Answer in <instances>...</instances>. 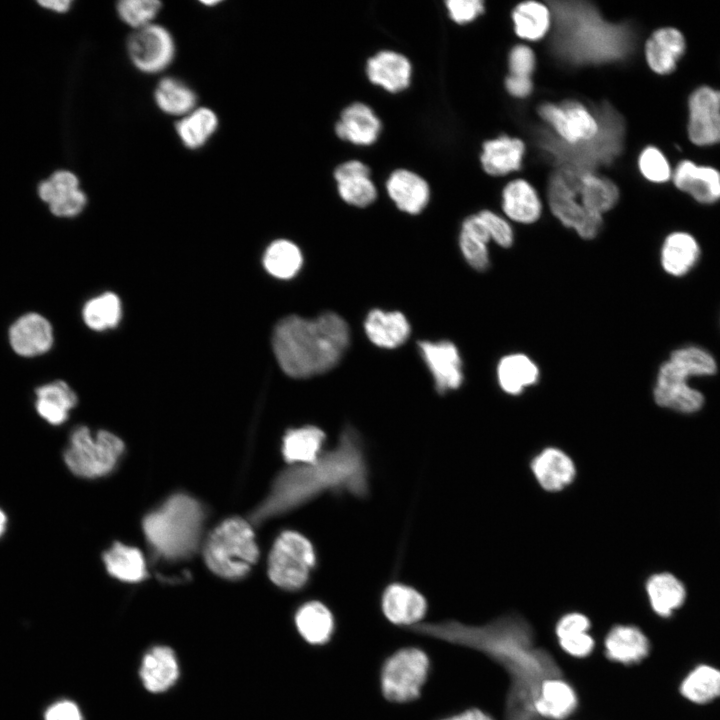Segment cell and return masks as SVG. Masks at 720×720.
I'll list each match as a JSON object with an SVG mask.
<instances>
[{
  "instance_id": "cell-24",
  "label": "cell",
  "mask_w": 720,
  "mask_h": 720,
  "mask_svg": "<svg viewBox=\"0 0 720 720\" xmlns=\"http://www.w3.org/2000/svg\"><path fill=\"white\" fill-rule=\"evenodd\" d=\"M381 124L372 109L363 103H353L343 110L337 122L336 134L355 144L373 143L380 132Z\"/></svg>"
},
{
  "instance_id": "cell-19",
  "label": "cell",
  "mask_w": 720,
  "mask_h": 720,
  "mask_svg": "<svg viewBox=\"0 0 720 720\" xmlns=\"http://www.w3.org/2000/svg\"><path fill=\"white\" fill-rule=\"evenodd\" d=\"M501 204L504 214L520 224H533L542 214V202L537 190L523 178L509 181L503 188Z\"/></svg>"
},
{
  "instance_id": "cell-6",
  "label": "cell",
  "mask_w": 720,
  "mask_h": 720,
  "mask_svg": "<svg viewBox=\"0 0 720 720\" xmlns=\"http://www.w3.org/2000/svg\"><path fill=\"white\" fill-rule=\"evenodd\" d=\"M580 167L565 164L550 177L547 201L552 214L567 228L573 229L582 239L595 238L603 224V216L585 209L577 197Z\"/></svg>"
},
{
  "instance_id": "cell-32",
  "label": "cell",
  "mask_w": 720,
  "mask_h": 720,
  "mask_svg": "<svg viewBox=\"0 0 720 720\" xmlns=\"http://www.w3.org/2000/svg\"><path fill=\"white\" fill-rule=\"evenodd\" d=\"M533 704L536 712L541 716L562 720L576 709L577 696L567 682L548 679L537 690Z\"/></svg>"
},
{
  "instance_id": "cell-34",
  "label": "cell",
  "mask_w": 720,
  "mask_h": 720,
  "mask_svg": "<svg viewBox=\"0 0 720 720\" xmlns=\"http://www.w3.org/2000/svg\"><path fill=\"white\" fill-rule=\"evenodd\" d=\"M645 586L652 609L662 617L670 616L686 600L685 585L670 572H658L651 575Z\"/></svg>"
},
{
  "instance_id": "cell-33",
  "label": "cell",
  "mask_w": 720,
  "mask_h": 720,
  "mask_svg": "<svg viewBox=\"0 0 720 720\" xmlns=\"http://www.w3.org/2000/svg\"><path fill=\"white\" fill-rule=\"evenodd\" d=\"M539 368L527 355L508 354L497 365V379L501 389L510 395H519L526 388L536 384Z\"/></svg>"
},
{
  "instance_id": "cell-27",
  "label": "cell",
  "mask_w": 720,
  "mask_h": 720,
  "mask_svg": "<svg viewBox=\"0 0 720 720\" xmlns=\"http://www.w3.org/2000/svg\"><path fill=\"white\" fill-rule=\"evenodd\" d=\"M364 328L370 341L383 348L402 345L410 334V325L406 317L398 311L385 312L374 309L368 313Z\"/></svg>"
},
{
  "instance_id": "cell-21",
  "label": "cell",
  "mask_w": 720,
  "mask_h": 720,
  "mask_svg": "<svg viewBox=\"0 0 720 720\" xmlns=\"http://www.w3.org/2000/svg\"><path fill=\"white\" fill-rule=\"evenodd\" d=\"M531 470L540 486L550 492L562 490L576 475L572 459L555 447L545 448L536 455L531 462Z\"/></svg>"
},
{
  "instance_id": "cell-20",
  "label": "cell",
  "mask_w": 720,
  "mask_h": 720,
  "mask_svg": "<svg viewBox=\"0 0 720 720\" xmlns=\"http://www.w3.org/2000/svg\"><path fill=\"white\" fill-rule=\"evenodd\" d=\"M685 50L682 33L672 27L654 31L644 46L645 59L652 71L665 75L671 73Z\"/></svg>"
},
{
  "instance_id": "cell-49",
  "label": "cell",
  "mask_w": 720,
  "mask_h": 720,
  "mask_svg": "<svg viewBox=\"0 0 720 720\" xmlns=\"http://www.w3.org/2000/svg\"><path fill=\"white\" fill-rule=\"evenodd\" d=\"M445 3L449 16L458 24L473 21L485 10L484 2L481 0H448Z\"/></svg>"
},
{
  "instance_id": "cell-56",
  "label": "cell",
  "mask_w": 720,
  "mask_h": 720,
  "mask_svg": "<svg viewBox=\"0 0 720 720\" xmlns=\"http://www.w3.org/2000/svg\"><path fill=\"white\" fill-rule=\"evenodd\" d=\"M6 526H7V517L4 513V511L0 508V537L5 532Z\"/></svg>"
},
{
  "instance_id": "cell-51",
  "label": "cell",
  "mask_w": 720,
  "mask_h": 720,
  "mask_svg": "<svg viewBox=\"0 0 720 720\" xmlns=\"http://www.w3.org/2000/svg\"><path fill=\"white\" fill-rule=\"evenodd\" d=\"M589 619L581 613H569L563 616L556 625L558 639L577 633H586L590 629Z\"/></svg>"
},
{
  "instance_id": "cell-31",
  "label": "cell",
  "mask_w": 720,
  "mask_h": 720,
  "mask_svg": "<svg viewBox=\"0 0 720 720\" xmlns=\"http://www.w3.org/2000/svg\"><path fill=\"white\" fill-rule=\"evenodd\" d=\"M325 439V433L316 426L289 429L283 437V458L290 465L312 463L323 453Z\"/></svg>"
},
{
  "instance_id": "cell-48",
  "label": "cell",
  "mask_w": 720,
  "mask_h": 720,
  "mask_svg": "<svg viewBox=\"0 0 720 720\" xmlns=\"http://www.w3.org/2000/svg\"><path fill=\"white\" fill-rule=\"evenodd\" d=\"M536 68V55L527 45L517 44L508 54L510 75L531 78Z\"/></svg>"
},
{
  "instance_id": "cell-5",
  "label": "cell",
  "mask_w": 720,
  "mask_h": 720,
  "mask_svg": "<svg viewBox=\"0 0 720 720\" xmlns=\"http://www.w3.org/2000/svg\"><path fill=\"white\" fill-rule=\"evenodd\" d=\"M203 555L215 574L227 579L245 576L259 557L251 525L238 517L223 521L209 535Z\"/></svg>"
},
{
  "instance_id": "cell-13",
  "label": "cell",
  "mask_w": 720,
  "mask_h": 720,
  "mask_svg": "<svg viewBox=\"0 0 720 720\" xmlns=\"http://www.w3.org/2000/svg\"><path fill=\"white\" fill-rule=\"evenodd\" d=\"M37 192L51 213L58 217H74L87 204V196L80 188L78 177L69 170L52 173L38 184Z\"/></svg>"
},
{
  "instance_id": "cell-57",
  "label": "cell",
  "mask_w": 720,
  "mask_h": 720,
  "mask_svg": "<svg viewBox=\"0 0 720 720\" xmlns=\"http://www.w3.org/2000/svg\"><path fill=\"white\" fill-rule=\"evenodd\" d=\"M202 3L205 5H215L218 3V1H203Z\"/></svg>"
},
{
  "instance_id": "cell-52",
  "label": "cell",
  "mask_w": 720,
  "mask_h": 720,
  "mask_svg": "<svg viewBox=\"0 0 720 720\" xmlns=\"http://www.w3.org/2000/svg\"><path fill=\"white\" fill-rule=\"evenodd\" d=\"M44 720H82V715L74 702L61 700L47 708Z\"/></svg>"
},
{
  "instance_id": "cell-40",
  "label": "cell",
  "mask_w": 720,
  "mask_h": 720,
  "mask_svg": "<svg viewBox=\"0 0 720 720\" xmlns=\"http://www.w3.org/2000/svg\"><path fill=\"white\" fill-rule=\"evenodd\" d=\"M154 99L161 111L173 116H185L195 109L196 94L182 81L166 77L157 85Z\"/></svg>"
},
{
  "instance_id": "cell-2",
  "label": "cell",
  "mask_w": 720,
  "mask_h": 720,
  "mask_svg": "<svg viewBox=\"0 0 720 720\" xmlns=\"http://www.w3.org/2000/svg\"><path fill=\"white\" fill-rule=\"evenodd\" d=\"M346 321L326 312L314 319L290 315L274 328L272 346L281 369L290 377L307 378L332 369L349 345Z\"/></svg>"
},
{
  "instance_id": "cell-11",
  "label": "cell",
  "mask_w": 720,
  "mask_h": 720,
  "mask_svg": "<svg viewBox=\"0 0 720 720\" xmlns=\"http://www.w3.org/2000/svg\"><path fill=\"white\" fill-rule=\"evenodd\" d=\"M127 50L130 60L138 70L152 74L170 65L175 55V43L166 28L150 24L130 35Z\"/></svg>"
},
{
  "instance_id": "cell-39",
  "label": "cell",
  "mask_w": 720,
  "mask_h": 720,
  "mask_svg": "<svg viewBox=\"0 0 720 720\" xmlns=\"http://www.w3.org/2000/svg\"><path fill=\"white\" fill-rule=\"evenodd\" d=\"M218 127L217 115L209 108H195L183 116L176 124V132L181 142L190 149L203 146Z\"/></svg>"
},
{
  "instance_id": "cell-4",
  "label": "cell",
  "mask_w": 720,
  "mask_h": 720,
  "mask_svg": "<svg viewBox=\"0 0 720 720\" xmlns=\"http://www.w3.org/2000/svg\"><path fill=\"white\" fill-rule=\"evenodd\" d=\"M717 371L714 357L703 348L687 346L674 350L659 368L653 390L657 405L691 414L704 405V395L689 385V379L711 376Z\"/></svg>"
},
{
  "instance_id": "cell-14",
  "label": "cell",
  "mask_w": 720,
  "mask_h": 720,
  "mask_svg": "<svg viewBox=\"0 0 720 720\" xmlns=\"http://www.w3.org/2000/svg\"><path fill=\"white\" fill-rule=\"evenodd\" d=\"M420 353L430 370L435 388L443 394L459 388L463 382L462 361L457 347L450 341H421Z\"/></svg>"
},
{
  "instance_id": "cell-41",
  "label": "cell",
  "mask_w": 720,
  "mask_h": 720,
  "mask_svg": "<svg viewBox=\"0 0 720 720\" xmlns=\"http://www.w3.org/2000/svg\"><path fill=\"white\" fill-rule=\"evenodd\" d=\"M303 258L299 248L288 240H276L266 249L263 257L265 269L279 279L294 277L302 266Z\"/></svg>"
},
{
  "instance_id": "cell-3",
  "label": "cell",
  "mask_w": 720,
  "mask_h": 720,
  "mask_svg": "<svg viewBox=\"0 0 720 720\" xmlns=\"http://www.w3.org/2000/svg\"><path fill=\"white\" fill-rule=\"evenodd\" d=\"M203 519V510L196 500L177 494L145 517L143 529L148 542L159 555L175 560L195 550Z\"/></svg>"
},
{
  "instance_id": "cell-54",
  "label": "cell",
  "mask_w": 720,
  "mask_h": 720,
  "mask_svg": "<svg viewBox=\"0 0 720 720\" xmlns=\"http://www.w3.org/2000/svg\"><path fill=\"white\" fill-rule=\"evenodd\" d=\"M441 720H494L490 715L480 709L471 708L459 714Z\"/></svg>"
},
{
  "instance_id": "cell-36",
  "label": "cell",
  "mask_w": 720,
  "mask_h": 720,
  "mask_svg": "<svg viewBox=\"0 0 720 720\" xmlns=\"http://www.w3.org/2000/svg\"><path fill=\"white\" fill-rule=\"evenodd\" d=\"M514 33L527 41H539L550 30L552 13L549 7L538 1H524L512 10Z\"/></svg>"
},
{
  "instance_id": "cell-55",
  "label": "cell",
  "mask_w": 720,
  "mask_h": 720,
  "mask_svg": "<svg viewBox=\"0 0 720 720\" xmlns=\"http://www.w3.org/2000/svg\"><path fill=\"white\" fill-rule=\"evenodd\" d=\"M38 4L47 10H50L55 13H65L67 12L72 2L69 0H56V1H39Z\"/></svg>"
},
{
  "instance_id": "cell-7",
  "label": "cell",
  "mask_w": 720,
  "mask_h": 720,
  "mask_svg": "<svg viewBox=\"0 0 720 720\" xmlns=\"http://www.w3.org/2000/svg\"><path fill=\"white\" fill-rule=\"evenodd\" d=\"M124 451V443L108 431H99L95 437L81 426L76 428L64 452L69 470L84 478H95L109 473Z\"/></svg>"
},
{
  "instance_id": "cell-46",
  "label": "cell",
  "mask_w": 720,
  "mask_h": 720,
  "mask_svg": "<svg viewBox=\"0 0 720 720\" xmlns=\"http://www.w3.org/2000/svg\"><path fill=\"white\" fill-rule=\"evenodd\" d=\"M459 247L466 262L477 271H484L490 264L488 243L460 231Z\"/></svg>"
},
{
  "instance_id": "cell-37",
  "label": "cell",
  "mask_w": 720,
  "mask_h": 720,
  "mask_svg": "<svg viewBox=\"0 0 720 720\" xmlns=\"http://www.w3.org/2000/svg\"><path fill=\"white\" fill-rule=\"evenodd\" d=\"M295 624L302 638L313 645L329 641L334 630L330 610L319 601L303 604L296 612Z\"/></svg>"
},
{
  "instance_id": "cell-25",
  "label": "cell",
  "mask_w": 720,
  "mask_h": 720,
  "mask_svg": "<svg viewBox=\"0 0 720 720\" xmlns=\"http://www.w3.org/2000/svg\"><path fill=\"white\" fill-rule=\"evenodd\" d=\"M386 187L397 207L410 214L419 213L429 200L427 182L408 170L394 171L390 175Z\"/></svg>"
},
{
  "instance_id": "cell-53",
  "label": "cell",
  "mask_w": 720,
  "mask_h": 720,
  "mask_svg": "<svg viewBox=\"0 0 720 720\" xmlns=\"http://www.w3.org/2000/svg\"><path fill=\"white\" fill-rule=\"evenodd\" d=\"M504 86L511 96L520 99L528 97L534 89L531 78L513 76L510 74L505 77Z\"/></svg>"
},
{
  "instance_id": "cell-23",
  "label": "cell",
  "mask_w": 720,
  "mask_h": 720,
  "mask_svg": "<svg viewBox=\"0 0 720 720\" xmlns=\"http://www.w3.org/2000/svg\"><path fill=\"white\" fill-rule=\"evenodd\" d=\"M620 192L616 183L592 170L581 168L577 183V197L589 212L603 216L615 207Z\"/></svg>"
},
{
  "instance_id": "cell-35",
  "label": "cell",
  "mask_w": 720,
  "mask_h": 720,
  "mask_svg": "<svg viewBox=\"0 0 720 720\" xmlns=\"http://www.w3.org/2000/svg\"><path fill=\"white\" fill-rule=\"evenodd\" d=\"M38 414L52 425H60L77 404V396L64 381H54L36 389Z\"/></svg>"
},
{
  "instance_id": "cell-29",
  "label": "cell",
  "mask_w": 720,
  "mask_h": 720,
  "mask_svg": "<svg viewBox=\"0 0 720 720\" xmlns=\"http://www.w3.org/2000/svg\"><path fill=\"white\" fill-rule=\"evenodd\" d=\"M699 257L700 246L687 232L677 231L669 234L661 247V266L666 273L675 277L687 274Z\"/></svg>"
},
{
  "instance_id": "cell-16",
  "label": "cell",
  "mask_w": 720,
  "mask_h": 720,
  "mask_svg": "<svg viewBox=\"0 0 720 720\" xmlns=\"http://www.w3.org/2000/svg\"><path fill=\"white\" fill-rule=\"evenodd\" d=\"M526 145L518 137L503 134L482 144L480 162L490 176H505L521 169Z\"/></svg>"
},
{
  "instance_id": "cell-8",
  "label": "cell",
  "mask_w": 720,
  "mask_h": 720,
  "mask_svg": "<svg viewBox=\"0 0 720 720\" xmlns=\"http://www.w3.org/2000/svg\"><path fill=\"white\" fill-rule=\"evenodd\" d=\"M315 562L311 542L298 532L284 531L270 551L268 575L278 587L295 591L307 583Z\"/></svg>"
},
{
  "instance_id": "cell-22",
  "label": "cell",
  "mask_w": 720,
  "mask_h": 720,
  "mask_svg": "<svg viewBox=\"0 0 720 720\" xmlns=\"http://www.w3.org/2000/svg\"><path fill=\"white\" fill-rule=\"evenodd\" d=\"M369 173L368 166L358 160L347 161L335 169L334 177L344 201L365 207L375 200L377 192Z\"/></svg>"
},
{
  "instance_id": "cell-1",
  "label": "cell",
  "mask_w": 720,
  "mask_h": 720,
  "mask_svg": "<svg viewBox=\"0 0 720 720\" xmlns=\"http://www.w3.org/2000/svg\"><path fill=\"white\" fill-rule=\"evenodd\" d=\"M368 469L358 433L346 427L337 445L306 464H295L275 478L266 498L253 511L251 520L262 523L283 515L328 492L345 491L367 495Z\"/></svg>"
},
{
  "instance_id": "cell-42",
  "label": "cell",
  "mask_w": 720,
  "mask_h": 720,
  "mask_svg": "<svg viewBox=\"0 0 720 720\" xmlns=\"http://www.w3.org/2000/svg\"><path fill=\"white\" fill-rule=\"evenodd\" d=\"M681 694L694 703L704 704L720 697V670L699 665L683 680Z\"/></svg>"
},
{
  "instance_id": "cell-43",
  "label": "cell",
  "mask_w": 720,
  "mask_h": 720,
  "mask_svg": "<svg viewBox=\"0 0 720 720\" xmlns=\"http://www.w3.org/2000/svg\"><path fill=\"white\" fill-rule=\"evenodd\" d=\"M121 302L114 293L107 292L89 300L83 308V319L88 327L102 331L117 326L121 319Z\"/></svg>"
},
{
  "instance_id": "cell-18",
  "label": "cell",
  "mask_w": 720,
  "mask_h": 720,
  "mask_svg": "<svg viewBox=\"0 0 720 720\" xmlns=\"http://www.w3.org/2000/svg\"><path fill=\"white\" fill-rule=\"evenodd\" d=\"M426 609L425 598L412 587L395 583L388 586L383 594L382 610L393 624L407 628L416 625Z\"/></svg>"
},
{
  "instance_id": "cell-17",
  "label": "cell",
  "mask_w": 720,
  "mask_h": 720,
  "mask_svg": "<svg viewBox=\"0 0 720 720\" xmlns=\"http://www.w3.org/2000/svg\"><path fill=\"white\" fill-rule=\"evenodd\" d=\"M675 186L696 201L712 204L720 199V172L689 160L680 162L673 173Z\"/></svg>"
},
{
  "instance_id": "cell-45",
  "label": "cell",
  "mask_w": 720,
  "mask_h": 720,
  "mask_svg": "<svg viewBox=\"0 0 720 720\" xmlns=\"http://www.w3.org/2000/svg\"><path fill=\"white\" fill-rule=\"evenodd\" d=\"M638 167L644 178L653 183H663L671 177V169L666 157L654 146L642 150Z\"/></svg>"
},
{
  "instance_id": "cell-26",
  "label": "cell",
  "mask_w": 720,
  "mask_h": 720,
  "mask_svg": "<svg viewBox=\"0 0 720 720\" xmlns=\"http://www.w3.org/2000/svg\"><path fill=\"white\" fill-rule=\"evenodd\" d=\"M178 675V663L171 648L156 646L144 656L140 677L150 692L158 693L169 689Z\"/></svg>"
},
{
  "instance_id": "cell-50",
  "label": "cell",
  "mask_w": 720,
  "mask_h": 720,
  "mask_svg": "<svg viewBox=\"0 0 720 720\" xmlns=\"http://www.w3.org/2000/svg\"><path fill=\"white\" fill-rule=\"evenodd\" d=\"M560 647L574 657H585L594 648L593 638L586 633H577L558 639Z\"/></svg>"
},
{
  "instance_id": "cell-28",
  "label": "cell",
  "mask_w": 720,
  "mask_h": 720,
  "mask_svg": "<svg viewBox=\"0 0 720 720\" xmlns=\"http://www.w3.org/2000/svg\"><path fill=\"white\" fill-rule=\"evenodd\" d=\"M367 75L371 82L390 92H398L409 85L411 65L399 53L381 51L368 60Z\"/></svg>"
},
{
  "instance_id": "cell-12",
  "label": "cell",
  "mask_w": 720,
  "mask_h": 720,
  "mask_svg": "<svg viewBox=\"0 0 720 720\" xmlns=\"http://www.w3.org/2000/svg\"><path fill=\"white\" fill-rule=\"evenodd\" d=\"M688 133L696 145L720 142V90L702 86L691 94Z\"/></svg>"
},
{
  "instance_id": "cell-47",
  "label": "cell",
  "mask_w": 720,
  "mask_h": 720,
  "mask_svg": "<svg viewBox=\"0 0 720 720\" xmlns=\"http://www.w3.org/2000/svg\"><path fill=\"white\" fill-rule=\"evenodd\" d=\"M484 220L492 241L502 248H509L514 242V232L509 222L489 209L478 212Z\"/></svg>"
},
{
  "instance_id": "cell-38",
  "label": "cell",
  "mask_w": 720,
  "mask_h": 720,
  "mask_svg": "<svg viewBox=\"0 0 720 720\" xmlns=\"http://www.w3.org/2000/svg\"><path fill=\"white\" fill-rule=\"evenodd\" d=\"M103 559L109 574L121 581L139 582L147 576L144 558L136 548L115 543Z\"/></svg>"
},
{
  "instance_id": "cell-9",
  "label": "cell",
  "mask_w": 720,
  "mask_h": 720,
  "mask_svg": "<svg viewBox=\"0 0 720 720\" xmlns=\"http://www.w3.org/2000/svg\"><path fill=\"white\" fill-rule=\"evenodd\" d=\"M429 671V659L424 651L409 647L400 649L385 662L381 673L384 697L396 703L419 697Z\"/></svg>"
},
{
  "instance_id": "cell-44",
  "label": "cell",
  "mask_w": 720,
  "mask_h": 720,
  "mask_svg": "<svg viewBox=\"0 0 720 720\" xmlns=\"http://www.w3.org/2000/svg\"><path fill=\"white\" fill-rule=\"evenodd\" d=\"M160 8L157 0H123L117 4L120 19L135 30L153 24Z\"/></svg>"
},
{
  "instance_id": "cell-15",
  "label": "cell",
  "mask_w": 720,
  "mask_h": 720,
  "mask_svg": "<svg viewBox=\"0 0 720 720\" xmlns=\"http://www.w3.org/2000/svg\"><path fill=\"white\" fill-rule=\"evenodd\" d=\"M13 350L25 357L47 352L53 344L50 322L38 313H28L17 319L9 330Z\"/></svg>"
},
{
  "instance_id": "cell-30",
  "label": "cell",
  "mask_w": 720,
  "mask_h": 720,
  "mask_svg": "<svg viewBox=\"0 0 720 720\" xmlns=\"http://www.w3.org/2000/svg\"><path fill=\"white\" fill-rule=\"evenodd\" d=\"M606 655L623 664L640 662L648 655L649 641L644 633L631 625H618L610 630L604 642Z\"/></svg>"
},
{
  "instance_id": "cell-10",
  "label": "cell",
  "mask_w": 720,
  "mask_h": 720,
  "mask_svg": "<svg viewBox=\"0 0 720 720\" xmlns=\"http://www.w3.org/2000/svg\"><path fill=\"white\" fill-rule=\"evenodd\" d=\"M537 113L567 146L593 141L600 132V122L577 100L568 99L559 104L544 102Z\"/></svg>"
}]
</instances>
